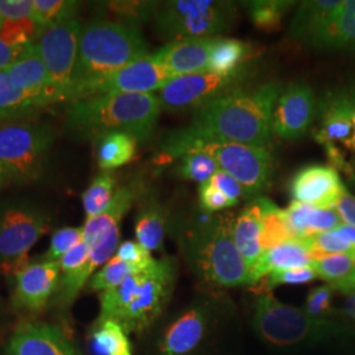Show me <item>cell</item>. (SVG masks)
Listing matches in <instances>:
<instances>
[{"label":"cell","mask_w":355,"mask_h":355,"mask_svg":"<svg viewBox=\"0 0 355 355\" xmlns=\"http://www.w3.org/2000/svg\"><path fill=\"white\" fill-rule=\"evenodd\" d=\"M282 89L279 82L271 80L253 89L232 91L192 114L190 128L217 140L268 146Z\"/></svg>","instance_id":"obj_1"},{"label":"cell","mask_w":355,"mask_h":355,"mask_svg":"<svg viewBox=\"0 0 355 355\" xmlns=\"http://www.w3.org/2000/svg\"><path fill=\"white\" fill-rule=\"evenodd\" d=\"M159 112L155 94H107L70 103L66 127L74 137L94 144L112 133L148 141L157 127Z\"/></svg>","instance_id":"obj_2"},{"label":"cell","mask_w":355,"mask_h":355,"mask_svg":"<svg viewBox=\"0 0 355 355\" xmlns=\"http://www.w3.org/2000/svg\"><path fill=\"white\" fill-rule=\"evenodd\" d=\"M234 217L207 214L196 218L182 237V248L196 275L220 287L252 284L250 272L233 240Z\"/></svg>","instance_id":"obj_3"},{"label":"cell","mask_w":355,"mask_h":355,"mask_svg":"<svg viewBox=\"0 0 355 355\" xmlns=\"http://www.w3.org/2000/svg\"><path fill=\"white\" fill-rule=\"evenodd\" d=\"M175 283V265L170 258L128 277L112 290L101 293L99 318H112L128 331H144L164 312Z\"/></svg>","instance_id":"obj_4"},{"label":"cell","mask_w":355,"mask_h":355,"mask_svg":"<svg viewBox=\"0 0 355 355\" xmlns=\"http://www.w3.org/2000/svg\"><path fill=\"white\" fill-rule=\"evenodd\" d=\"M189 152L209 155L220 170L234 178L248 198L266 190L274 174V157L268 146L217 140L190 127L171 132L162 144V155L180 158Z\"/></svg>","instance_id":"obj_5"},{"label":"cell","mask_w":355,"mask_h":355,"mask_svg":"<svg viewBox=\"0 0 355 355\" xmlns=\"http://www.w3.org/2000/svg\"><path fill=\"white\" fill-rule=\"evenodd\" d=\"M148 54V42L139 28L101 19L89 21L82 26L79 37L70 101L76 87L119 71Z\"/></svg>","instance_id":"obj_6"},{"label":"cell","mask_w":355,"mask_h":355,"mask_svg":"<svg viewBox=\"0 0 355 355\" xmlns=\"http://www.w3.org/2000/svg\"><path fill=\"white\" fill-rule=\"evenodd\" d=\"M237 19V6L221 0H170L159 3L154 13L157 35L168 42L218 37Z\"/></svg>","instance_id":"obj_7"},{"label":"cell","mask_w":355,"mask_h":355,"mask_svg":"<svg viewBox=\"0 0 355 355\" xmlns=\"http://www.w3.org/2000/svg\"><path fill=\"white\" fill-rule=\"evenodd\" d=\"M54 141L51 127L24 120H0V165L15 183L33 182L42 175Z\"/></svg>","instance_id":"obj_8"},{"label":"cell","mask_w":355,"mask_h":355,"mask_svg":"<svg viewBox=\"0 0 355 355\" xmlns=\"http://www.w3.org/2000/svg\"><path fill=\"white\" fill-rule=\"evenodd\" d=\"M51 230V217L31 205L0 208V272L16 275L31 265L29 250Z\"/></svg>","instance_id":"obj_9"},{"label":"cell","mask_w":355,"mask_h":355,"mask_svg":"<svg viewBox=\"0 0 355 355\" xmlns=\"http://www.w3.org/2000/svg\"><path fill=\"white\" fill-rule=\"evenodd\" d=\"M253 324L262 340L277 346H291L329 333L327 321L308 316L304 309L282 304L270 292L257 296Z\"/></svg>","instance_id":"obj_10"},{"label":"cell","mask_w":355,"mask_h":355,"mask_svg":"<svg viewBox=\"0 0 355 355\" xmlns=\"http://www.w3.org/2000/svg\"><path fill=\"white\" fill-rule=\"evenodd\" d=\"M245 66L232 73H198L177 76L167 82L155 96L161 110L170 114H195L223 95L242 89L248 82Z\"/></svg>","instance_id":"obj_11"},{"label":"cell","mask_w":355,"mask_h":355,"mask_svg":"<svg viewBox=\"0 0 355 355\" xmlns=\"http://www.w3.org/2000/svg\"><path fill=\"white\" fill-rule=\"evenodd\" d=\"M174 78L157 55L149 53L119 71L76 87L70 103L107 94H154Z\"/></svg>","instance_id":"obj_12"},{"label":"cell","mask_w":355,"mask_h":355,"mask_svg":"<svg viewBox=\"0 0 355 355\" xmlns=\"http://www.w3.org/2000/svg\"><path fill=\"white\" fill-rule=\"evenodd\" d=\"M82 24L78 19L40 28L33 44L62 102H70Z\"/></svg>","instance_id":"obj_13"},{"label":"cell","mask_w":355,"mask_h":355,"mask_svg":"<svg viewBox=\"0 0 355 355\" xmlns=\"http://www.w3.org/2000/svg\"><path fill=\"white\" fill-rule=\"evenodd\" d=\"M316 98L305 82H293L282 89L272 114V132L280 139L303 137L315 121Z\"/></svg>","instance_id":"obj_14"},{"label":"cell","mask_w":355,"mask_h":355,"mask_svg":"<svg viewBox=\"0 0 355 355\" xmlns=\"http://www.w3.org/2000/svg\"><path fill=\"white\" fill-rule=\"evenodd\" d=\"M58 262H36L15 275L13 308L31 313L41 312L60 284Z\"/></svg>","instance_id":"obj_15"},{"label":"cell","mask_w":355,"mask_h":355,"mask_svg":"<svg viewBox=\"0 0 355 355\" xmlns=\"http://www.w3.org/2000/svg\"><path fill=\"white\" fill-rule=\"evenodd\" d=\"M6 355H82L62 330L49 324L19 325L7 343Z\"/></svg>","instance_id":"obj_16"},{"label":"cell","mask_w":355,"mask_h":355,"mask_svg":"<svg viewBox=\"0 0 355 355\" xmlns=\"http://www.w3.org/2000/svg\"><path fill=\"white\" fill-rule=\"evenodd\" d=\"M345 189L333 166H306L296 173L291 182L292 199L318 208H331Z\"/></svg>","instance_id":"obj_17"},{"label":"cell","mask_w":355,"mask_h":355,"mask_svg":"<svg viewBox=\"0 0 355 355\" xmlns=\"http://www.w3.org/2000/svg\"><path fill=\"white\" fill-rule=\"evenodd\" d=\"M320 111L321 123L313 135L315 140L324 146L341 142L350 149L354 136L352 92L337 91L327 95L321 102Z\"/></svg>","instance_id":"obj_18"},{"label":"cell","mask_w":355,"mask_h":355,"mask_svg":"<svg viewBox=\"0 0 355 355\" xmlns=\"http://www.w3.org/2000/svg\"><path fill=\"white\" fill-rule=\"evenodd\" d=\"M120 240V227L108 230L102 239L91 246L87 262L74 271L62 274L58 288L55 292V302L61 308H67L74 303L76 296L86 283L94 277L95 271L104 266L116 253Z\"/></svg>","instance_id":"obj_19"},{"label":"cell","mask_w":355,"mask_h":355,"mask_svg":"<svg viewBox=\"0 0 355 355\" xmlns=\"http://www.w3.org/2000/svg\"><path fill=\"white\" fill-rule=\"evenodd\" d=\"M214 38H193L168 42L154 54L175 78L205 73L208 70Z\"/></svg>","instance_id":"obj_20"},{"label":"cell","mask_w":355,"mask_h":355,"mask_svg":"<svg viewBox=\"0 0 355 355\" xmlns=\"http://www.w3.org/2000/svg\"><path fill=\"white\" fill-rule=\"evenodd\" d=\"M6 70L13 85L19 89L35 94L49 95L55 102H62L61 96L51 83L48 69L33 42L21 48L15 61Z\"/></svg>","instance_id":"obj_21"},{"label":"cell","mask_w":355,"mask_h":355,"mask_svg":"<svg viewBox=\"0 0 355 355\" xmlns=\"http://www.w3.org/2000/svg\"><path fill=\"white\" fill-rule=\"evenodd\" d=\"M343 6V0L302 1L292 19L288 36L293 41L311 45L313 40L329 26Z\"/></svg>","instance_id":"obj_22"},{"label":"cell","mask_w":355,"mask_h":355,"mask_svg":"<svg viewBox=\"0 0 355 355\" xmlns=\"http://www.w3.org/2000/svg\"><path fill=\"white\" fill-rule=\"evenodd\" d=\"M55 103L49 95L19 89L7 70H0V120L32 119Z\"/></svg>","instance_id":"obj_23"},{"label":"cell","mask_w":355,"mask_h":355,"mask_svg":"<svg viewBox=\"0 0 355 355\" xmlns=\"http://www.w3.org/2000/svg\"><path fill=\"white\" fill-rule=\"evenodd\" d=\"M207 312L203 308H191L175 320L165 331L159 345L162 355H186L203 338Z\"/></svg>","instance_id":"obj_24"},{"label":"cell","mask_w":355,"mask_h":355,"mask_svg":"<svg viewBox=\"0 0 355 355\" xmlns=\"http://www.w3.org/2000/svg\"><path fill=\"white\" fill-rule=\"evenodd\" d=\"M233 240L252 275L263 253L261 248V207L257 199L236 217Z\"/></svg>","instance_id":"obj_25"},{"label":"cell","mask_w":355,"mask_h":355,"mask_svg":"<svg viewBox=\"0 0 355 355\" xmlns=\"http://www.w3.org/2000/svg\"><path fill=\"white\" fill-rule=\"evenodd\" d=\"M137 187L135 184H129L120 187L114 192V199L108 208L101 215L87 218L83 225V241L92 246L95 242L99 241L103 236L116 227H120V221L137 198Z\"/></svg>","instance_id":"obj_26"},{"label":"cell","mask_w":355,"mask_h":355,"mask_svg":"<svg viewBox=\"0 0 355 355\" xmlns=\"http://www.w3.org/2000/svg\"><path fill=\"white\" fill-rule=\"evenodd\" d=\"M312 257L304 241H290L262 253L250 275L252 284L278 270L311 266Z\"/></svg>","instance_id":"obj_27"},{"label":"cell","mask_w":355,"mask_h":355,"mask_svg":"<svg viewBox=\"0 0 355 355\" xmlns=\"http://www.w3.org/2000/svg\"><path fill=\"white\" fill-rule=\"evenodd\" d=\"M166 225L167 214L164 205L154 198L145 196L135 221L137 242L149 252L161 249L165 240Z\"/></svg>","instance_id":"obj_28"},{"label":"cell","mask_w":355,"mask_h":355,"mask_svg":"<svg viewBox=\"0 0 355 355\" xmlns=\"http://www.w3.org/2000/svg\"><path fill=\"white\" fill-rule=\"evenodd\" d=\"M311 46L321 51H355V0H343V6Z\"/></svg>","instance_id":"obj_29"},{"label":"cell","mask_w":355,"mask_h":355,"mask_svg":"<svg viewBox=\"0 0 355 355\" xmlns=\"http://www.w3.org/2000/svg\"><path fill=\"white\" fill-rule=\"evenodd\" d=\"M159 6V1L145 0H117V1H102L96 3L99 19L121 26L139 28L146 23Z\"/></svg>","instance_id":"obj_30"},{"label":"cell","mask_w":355,"mask_h":355,"mask_svg":"<svg viewBox=\"0 0 355 355\" xmlns=\"http://www.w3.org/2000/svg\"><path fill=\"white\" fill-rule=\"evenodd\" d=\"M89 346L95 355H132L127 330L112 318L96 320L89 333Z\"/></svg>","instance_id":"obj_31"},{"label":"cell","mask_w":355,"mask_h":355,"mask_svg":"<svg viewBox=\"0 0 355 355\" xmlns=\"http://www.w3.org/2000/svg\"><path fill=\"white\" fill-rule=\"evenodd\" d=\"M261 207V248L271 250L282 243L296 241L288 225L286 211L267 198L257 199Z\"/></svg>","instance_id":"obj_32"},{"label":"cell","mask_w":355,"mask_h":355,"mask_svg":"<svg viewBox=\"0 0 355 355\" xmlns=\"http://www.w3.org/2000/svg\"><path fill=\"white\" fill-rule=\"evenodd\" d=\"M137 142L135 137L125 133H112L96 141V159L103 171H111L127 165L135 159L137 153Z\"/></svg>","instance_id":"obj_33"},{"label":"cell","mask_w":355,"mask_h":355,"mask_svg":"<svg viewBox=\"0 0 355 355\" xmlns=\"http://www.w3.org/2000/svg\"><path fill=\"white\" fill-rule=\"evenodd\" d=\"M252 46L233 38L215 37L209 53V73H232L241 69L250 57Z\"/></svg>","instance_id":"obj_34"},{"label":"cell","mask_w":355,"mask_h":355,"mask_svg":"<svg viewBox=\"0 0 355 355\" xmlns=\"http://www.w3.org/2000/svg\"><path fill=\"white\" fill-rule=\"evenodd\" d=\"M116 178L111 171H102L91 182L89 189L82 195V203L87 218L101 215L112 202Z\"/></svg>","instance_id":"obj_35"},{"label":"cell","mask_w":355,"mask_h":355,"mask_svg":"<svg viewBox=\"0 0 355 355\" xmlns=\"http://www.w3.org/2000/svg\"><path fill=\"white\" fill-rule=\"evenodd\" d=\"M254 26L265 31L278 29L283 17L288 13L295 1L288 0H254L243 3Z\"/></svg>","instance_id":"obj_36"},{"label":"cell","mask_w":355,"mask_h":355,"mask_svg":"<svg viewBox=\"0 0 355 355\" xmlns=\"http://www.w3.org/2000/svg\"><path fill=\"white\" fill-rule=\"evenodd\" d=\"M355 266V253L334 254L311 262L318 278L329 283L336 290L352 275Z\"/></svg>","instance_id":"obj_37"},{"label":"cell","mask_w":355,"mask_h":355,"mask_svg":"<svg viewBox=\"0 0 355 355\" xmlns=\"http://www.w3.org/2000/svg\"><path fill=\"white\" fill-rule=\"evenodd\" d=\"M79 4L71 0H33L32 20L40 28L61 24L76 19Z\"/></svg>","instance_id":"obj_38"},{"label":"cell","mask_w":355,"mask_h":355,"mask_svg":"<svg viewBox=\"0 0 355 355\" xmlns=\"http://www.w3.org/2000/svg\"><path fill=\"white\" fill-rule=\"evenodd\" d=\"M140 270H142L141 267L128 263L114 255L98 272L94 274V277L89 279V288L91 291H98L101 293L112 290L119 284H121L128 277Z\"/></svg>","instance_id":"obj_39"},{"label":"cell","mask_w":355,"mask_h":355,"mask_svg":"<svg viewBox=\"0 0 355 355\" xmlns=\"http://www.w3.org/2000/svg\"><path fill=\"white\" fill-rule=\"evenodd\" d=\"M40 26L32 19H0V38L15 51L32 44L37 37Z\"/></svg>","instance_id":"obj_40"},{"label":"cell","mask_w":355,"mask_h":355,"mask_svg":"<svg viewBox=\"0 0 355 355\" xmlns=\"http://www.w3.org/2000/svg\"><path fill=\"white\" fill-rule=\"evenodd\" d=\"M180 177L198 182L200 184L208 182L220 170L215 161L202 152L186 153L180 157Z\"/></svg>","instance_id":"obj_41"},{"label":"cell","mask_w":355,"mask_h":355,"mask_svg":"<svg viewBox=\"0 0 355 355\" xmlns=\"http://www.w3.org/2000/svg\"><path fill=\"white\" fill-rule=\"evenodd\" d=\"M304 242L311 250L312 261L334 254L355 253L354 248L345 241L336 230L318 233L304 240Z\"/></svg>","instance_id":"obj_42"},{"label":"cell","mask_w":355,"mask_h":355,"mask_svg":"<svg viewBox=\"0 0 355 355\" xmlns=\"http://www.w3.org/2000/svg\"><path fill=\"white\" fill-rule=\"evenodd\" d=\"M80 241H83V229L71 227L58 229L53 234L49 249L41 257L40 262H60L64 254Z\"/></svg>","instance_id":"obj_43"},{"label":"cell","mask_w":355,"mask_h":355,"mask_svg":"<svg viewBox=\"0 0 355 355\" xmlns=\"http://www.w3.org/2000/svg\"><path fill=\"white\" fill-rule=\"evenodd\" d=\"M343 220L333 208L311 207L305 217V240L322 232L336 230L343 225Z\"/></svg>","instance_id":"obj_44"},{"label":"cell","mask_w":355,"mask_h":355,"mask_svg":"<svg viewBox=\"0 0 355 355\" xmlns=\"http://www.w3.org/2000/svg\"><path fill=\"white\" fill-rule=\"evenodd\" d=\"M333 288L330 286H321L311 290L304 305V312L312 318H320L331 311Z\"/></svg>","instance_id":"obj_45"},{"label":"cell","mask_w":355,"mask_h":355,"mask_svg":"<svg viewBox=\"0 0 355 355\" xmlns=\"http://www.w3.org/2000/svg\"><path fill=\"white\" fill-rule=\"evenodd\" d=\"M199 202L205 214H215L234 207V204L209 180L199 187Z\"/></svg>","instance_id":"obj_46"},{"label":"cell","mask_w":355,"mask_h":355,"mask_svg":"<svg viewBox=\"0 0 355 355\" xmlns=\"http://www.w3.org/2000/svg\"><path fill=\"white\" fill-rule=\"evenodd\" d=\"M318 278L316 272L311 266L290 268V270H278L268 274L270 287H277L282 284H304Z\"/></svg>","instance_id":"obj_47"},{"label":"cell","mask_w":355,"mask_h":355,"mask_svg":"<svg viewBox=\"0 0 355 355\" xmlns=\"http://www.w3.org/2000/svg\"><path fill=\"white\" fill-rule=\"evenodd\" d=\"M114 257H117L121 261H125L128 263L141 267V268L150 266L154 262L150 252L146 250L137 241L123 242L121 245H119Z\"/></svg>","instance_id":"obj_48"},{"label":"cell","mask_w":355,"mask_h":355,"mask_svg":"<svg viewBox=\"0 0 355 355\" xmlns=\"http://www.w3.org/2000/svg\"><path fill=\"white\" fill-rule=\"evenodd\" d=\"M209 182L221 191L234 205H237L240 199L245 195V191L242 189L241 184L234 178L224 173L223 170H218L215 175L209 179Z\"/></svg>","instance_id":"obj_49"},{"label":"cell","mask_w":355,"mask_h":355,"mask_svg":"<svg viewBox=\"0 0 355 355\" xmlns=\"http://www.w3.org/2000/svg\"><path fill=\"white\" fill-rule=\"evenodd\" d=\"M89 253H91V246L87 242L80 241L76 243V246L64 254L62 259L58 262L61 272L67 274L70 271H74L76 268L83 266L89 259Z\"/></svg>","instance_id":"obj_50"},{"label":"cell","mask_w":355,"mask_h":355,"mask_svg":"<svg viewBox=\"0 0 355 355\" xmlns=\"http://www.w3.org/2000/svg\"><path fill=\"white\" fill-rule=\"evenodd\" d=\"M33 0H0V19H32Z\"/></svg>","instance_id":"obj_51"},{"label":"cell","mask_w":355,"mask_h":355,"mask_svg":"<svg viewBox=\"0 0 355 355\" xmlns=\"http://www.w3.org/2000/svg\"><path fill=\"white\" fill-rule=\"evenodd\" d=\"M331 208L341 217L343 224L355 228V196L347 189H345Z\"/></svg>","instance_id":"obj_52"},{"label":"cell","mask_w":355,"mask_h":355,"mask_svg":"<svg viewBox=\"0 0 355 355\" xmlns=\"http://www.w3.org/2000/svg\"><path fill=\"white\" fill-rule=\"evenodd\" d=\"M23 48H24V46H23ZM19 51H20V49H19V51H15L12 48L7 46V45L3 42V40L0 38V70H6L10 64H12Z\"/></svg>","instance_id":"obj_53"},{"label":"cell","mask_w":355,"mask_h":355,"mask_svg":"<svg viewBox=\"0 0 355 355\" xmlns=\"http://www.w3.org/2000/svg\"><path fill=\"white\" fill-rule=\"evenodd\" d=\"M336 232L343 237L345 241L347 242L349 245H352L355 249V228L354 227H350V225H346L343 224L340 225L338 228L336 229Z\"/></svg>","instance_id":"obj_54"},{"label":"cell","mask_w":355,"mask_h":355,"mask_svg":"<svg viewBox=\"0 0 355 355\" xmlns=\"http://www.w3.org/2000/svg\"><path fill=\"white\" fill-rule=\"evenodd\" d=\"M343 313L355 320V292L347 293V297L343 304Z\"/></svg>","instance_id":"obj_55"},{"label":"cell","mask_w":355,"mask_h":355,"mask_svg":"<svg viewBox=\"0 0 355 355\" xmlns=\"http://www.w3.org/2000/svg\"><path fill=\"white\" fill-rule=\"evenodd\" d=\"M336 290L343 292V293H352L355 292V266L352 275L347 278L346 282H343L341 286H338Z\"/></svg>","instance_id":"obj_56"},{"label":"cell","mask_w":355,"mask_h":355,"mask_svg":"<svg viewBox=\"0 0 355 355\" xmlns=\"http://www.w3.org/2000/svg\"><path fill=\"white\" fill-rule=\"evenodd\" d=\"M10 183H13L12 177L11 174L0 165V190H3L6 186H8Z\"/></svg>","instance_id":"obj_57"},{"label":"cell","mask_w":355,"mask_h":355,"mask_svg":"<svg viewBox=\"0 0 355 355\" xmlns=\"http://www.w3.org/2000/svg\"><path fill=\"white\" fill-rule=\"evenodd\" d=\"M352 92V101H353V121H354V136H353V141H352V148L355 152V89L350 91Z\"/></svg>","instance_id":"obj_58"},{"label":"cell","mask_w":355,"mask_h":355,"mask_svg":"<svg viewBox=\"0 0 355 355\" xmlns=\"http://www.w3.org/2000/svg\"><path fill=\"white\" fill-rule=\"evenodd\" d=\"M350 183H352V186H353V189L355 190V174L353 177H350Z\"/></svg>","instance_id":"obj_59"}]
</instances>
